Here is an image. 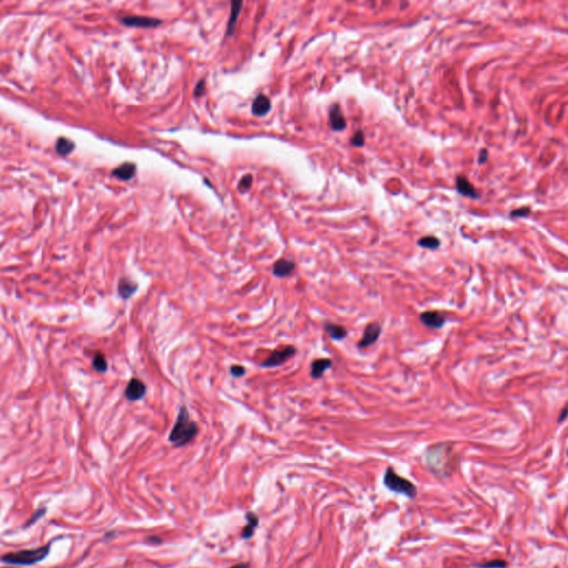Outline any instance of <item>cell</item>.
Wrapping results in <instances>:
<instances>
[{
  "mask_svg": "<svg viewBox=\"0 0 568 568\" xmlns=\"http://www.w3.org/2000/svg\"><path fill=\"white\" fill-rule=\"evenodd\" d=\"M199 432L198 424L190 419L189 411L186 406H180L178 418L169 435V441L175 447H182L189 444Z\"/></svg>",
  "mask_w": 568,
  "mask_h": 568,
  "instance_id": "cell-1",
  "label": "cell"
},
{
  "mask_svg": "<svg viewBox=\"0 0 568 568\" xmlns=\"http://www.w3.org/2000/svg\"><path fill=\"white\" fill-rule=\"evenodd\" d=\"M51 542L47 545L38 547L34 549H22L14 553H8L2 556V563L9 564V565L18 566H31L37 563L42 562L44 558L50 553Z\"/></svg>",
  "mask_w": 568,
  "mask_h": 568,
  "instance_id": "cell-2",
  "label": "cell"
},
{
  "mask_svg": "<svg viewBox=\"0 0 568 568\" xmlns=\"http://www.w3.org/2000/svg\"><path fill=\"white\" fill-rule=\"evenodd\" d=\"M384 485L392 492L404 494L410 498H415L418 494L416 486L405 477L400 476L392 467L386 469L384 475Z\"/></svg>",
  "mask_w": 568,
  "mask_h": 568,
  "instance_id": "cell-3",
  "label": "cell"
},
{
  "mask_svg": "<svg viewBox=\"0 0 568 568\" xmlns=\"http://www.w3.org/2000/svg\"><path fill=\"white\" fill-rule=\"evenodd\" d=\"M447 453L448 449L446 445L439 444L435 446L430 447L425 453V461L428 468L433 473L439 475H446L447 474Z\"/></svg>",
  "mask_w": 568,
  "mask_h": 568,
  "instance_id": "cell-4",
  "label": "cell"
},
{
  "mask_svg": "<svg viewBox=\"0 0 568 568\" xmlns=\"http://www.w3.org/2000/svg\"><path fill=\"white\" fill-rule=\"evenodd\" d=\"M297 350L294 345H287L280 349L273 350L269 357L261 363V366L264 369H274L287 363L290 358L296 354Z\"/></svg>",
  "mask_w": 568,
  "mask_h": 568,
  "instance_id": "cell-5",
  "label": "cell"
},
{
  "mask_svg": "<svg viewBox=\"0 0 568 568\" xmlns=\"http://www.w3.org/2000/svg\"><path fill=\"white\" fill-rule=\"evenodd\" d=\"M382 325L378 322H372L365 326L364 333L361 340L358 341V346L359 349H366V347L374 345L381 337Z\"/></svg>",
  "mask_w": 568,
  "mask_h": 568,
  "instance_id": "cell-6",
  "label": "cell"
},
{
  "mask_svg": "<svg viewBox=\"0 0 568 568\" xmlns=\"http://www.w3.org/2000/svg\"><path fill=\"white\" fill-rule=\"evenodd\" d=\"M420 321L430 329H442L446 323V316L440 311H425L420 314Z\"/></svg>",
  "mask_w": 568,
  "mask_h": 568,
  "instance_id": "cell-7",
  "label": "cell"
},
{
  "mask_svg": "<svg viewBox=\"0 0 568 568\" xmlns=\"http://www.w3.org/2000/svg\"><path fill=\"white\" fill-rule=\"evenodd\" d=\"M120 21L129 27L140 28H153L160 24L162 21L157 18L142 17V16H125L120 18Z\"/></svg>",
  "mask_w": 568,
  "mask_h": 568,
  "instance_id": "cell-8",
  "label": "cell"
},
{
  "mask_svg": "<svg viewBox=\"0 0 568 568\" xmlns=\"http://www.w3.org/2000/svg\"><path fill=\"white\" fill-rule=\"evenodd\" d=\"M146 392L147 387L145 385V383L137 378H133L131 379V381L129 382L128 386H126V389L125 391V396L128 401L136 402L144 398Z\"/></svg>",
  "mask_w": 568,
  "mask_h": 568,
  "instance_id": "cell-9",
  "label": "cell"
},
{
  "mask_svg": "<svg viewBox=\"0 0 568 568\" xmlns=\"http://www.w3.org/2000/svg\"><path fill=\"white\" fill-rule=\"evenodd\" d=\"M295 268H296V265H295V263L293 262V261L287 260V259H280V260H277L274 264H273L272 273L275 277H279V279H285V277H288L292 274V273L294 272V270H295Z\"/></svg>",
  "mask_w": 568,
  "mask_h": 568,
  "instance_id": "cell-10",
  "label": "cell"
},
{
  "mask_svg": "<svg viewBox=\"0 0 568 568\" xmlns=\"http://www.w3.org/2000/svg\"><path fill=\"white\" fill-rule=\"evenodd\" d=\"M333 365L332 359L328 358H316L311 363V378L313 379H318L323 377L326 371H329Z\"/></svg>",
  "mask_w": 568,
  "mask_h": 568,
  "instance_id": "cell-11",
  "label": "cell"
},
{
  "mask_svg": "<svg viewBox=\"0 0 568 568\" xmlns=\"http://www.w3.org/2000/svg\"><path fill=\"white\" fill-rule=\"evenodd\" d=\"M325 333L329 335L331 340L335 342H341L345 340L347 337V330L345 326L340 325L337 323H333V322H326L324 324Z\"/></svg>",
  "mask_w": 568,
  "mask_h": 568,
  "instance_id": "cell-12",
  "label": "cell"
},
{
  "mask_svg": "<svg viewBox=\"0 0 568 568\" xmlns=\"http://www.w3.org/2000/svg\"><path fill=\"white\" fill-rule=\"evenodd\" d=\"M330 125L334 131H342L346 128V121L337 105H332L330 110Z\"/></svg>",
  "mask_w": 568,
  "mask_h": 568,
  "instance_id": "cell-13",
  "label": "cell"
},
{
  "mask_svg": "<svg viewBox=\"0 0 568 568\" xmlns=\"http://www.w3.org/2000/svg\"><path fill=\"white\" fill-rule=\"evenodd\" d=\"M137 289L138 284L136 282L126 279V277L121 279L119 281V284H118V293H119V295L124 300L130 299V297L132 296V294L136 293Z\"/></svg>",
  "mask_w": 568,
  "mask_h": 568,
  "instance_id": "cell-14",
  "label": "cell"
},
{
  "mask_svg": "<svg viewBox=\"0 0 568 568\" xmlns=\"http://www.w3.org/2000/svg\"><path fill=\"white\" fill-rule=\"evenodd\" d=\"M134 173H136V165L132 162L122 163L121 166H119L117 169H114L112 171V174L114 177L120 180H125V181L131 180Z\"/></svg>",
  "mask_w": 568,
  "mask_h": 568,
  "instance_id": "cell-15",
  "label": "cell"
},
{
  "mask_svg": "<svg viewBox=\"0 0 568 568\" xmlns=\"http://www.w3.org/2000/svg\"><path fill=\"white\" fill-rule=\"evenodd\" d=\"M271 109V102L268 97L263 95L257 96L252 104V112L255 116H264Z\"/></svg>",
  "mask_w": 568,
  "mask_h": 568,
  "instance_id": "cell-16",
  "label": "cell"
},
{
  "mask_svg": "<svg viewBox=\"0 0 568 568\" xmlns=\"http://www.w3.org/2000/svg\"><path fill=\"white\" fill-rule=\"evenodd\" d=\"M245 518H247L248 524L243 527L242 533H241V536H242V538H244V539H249V538H251L253 535H254L255 528L257 527V525H259V517H257L256 514H254V513L248 512L247 515H245Z\"/></svg>",
  "mask_w": 568,
  "mask_h": 568,
  "instance_id": "cell-17",
  "label": "cell"
},
{
  "mask_svg": "<svg viewBox=\"0 0 568 568\" xmlns=\"http://www.w3.org/2000/svg\"><path fill=\"white\" fill-rule=\"evenodd\" d=\"M75 147H76L75 142L71 141L70 139L61 137L56 141L55 151L59 154V156L66 157V156H68V154H70L72 152L73 149H75Z\"/></svg>",
  "mask_w": 568,
  "mask_h": 568,
  "instance_id": "cell-18",
  "label": "cell"
},
{
  "mask_svg": "<svg viewBox=\"0 0 568 568\" xmlns=\"http://www.w3.org/2000/svg\"><path fill=\"white\" fill-rule=\"evenodd\" d=\"M456 188H457V191L460 192L461 194L465 195V197H471V198H476V191L474 189V187L472 186V183L468 181L466 178L464 177H459L456 180Z\"/></svg>",
  "mask_w": 568,
  "mask_h": 568,
  "instance_id": "cell-19",
  "label": "cell"
},
{
  "mask_svg": "<svg viewBox=\"0 0 568 568\" xmlns=\"http://www.w3.org/2000/svg\"><path fill=\"white\" fill-rule=\"evenodd\" d=\"M242 5H243L242 1H233L232 2L231 14H230V18H229L228 29H227L228 36H231L234 32L235 24H236V21H238V16L240 14L241 7H242Z\"/></svg>",
  "mask_w": 568,
  "mask_h": 568,
  "instance_id": "cell-20",
  "label": "cell"
},
{
  "mask_svg": "<svg viewBox=\"0 0 568 568\" xmlns=\"http://www.w3.org/2000/svg\"><path fill=\"white\" fill-rule=\"evenodd\" d=\"M92 366H93V369H95L97 372H99V373H105V372H107L108 362L105 361V355L100 352L96 353L95 357H93Z\"/></svg>",
  "mask_w": 568,
  "mask_h": 568,
  "instance_id": "cell-21",
  "label": "cell"
},
{
  "mask_svg": "<svg viewBox=\"0 0 568 568\" xmlns=\"http://www.w3.org/2000/svg\"><path fill=\"white\" fill-rule=\"evenodd\" d=\"M418 244L420 247H422L424 249H431V250H435L440 247V240L435 238V236H424V238H421L418 241Z\"/></svg>",
  "mask_w": 568,
  "mask_h": 568,
  "instance_id": "cell-22",
  "label": "cell"
},
{
  "mask_svg": "<svg viewBox=\"0 0 568 568\" xmlns=\"http://www.w3.org/2000/svg\"><path fill=\"white\" fill-rule=\"evenodd\" d=\"M477 567L480 568H506L507 566V563L504 562V561H501V559H495V561H492V562H488V563H485V564H479V565H476Z\"/></svg>",
  "mask_w": 568,
  "mask_h": 568,
  "instance_id": "cell-23",
  "label": "cell"
},
{
  "mask_svg": "<svg viewBox=\"0 0 568 568\" xmlns=\"http://www.w3.org/2000/svg\"><path fill=\"white\" fill-rule=\"evenodd\" d=\"M46 513H47V508H46V507L39 508V509L37 510V512H36L34 515H32V517L30 518V520L26 523V525H24V527H29V526H31L32 524H35V523H36L37 521H38L39 518H42V516H44V514H46Z\"/></svg>",
  "mask_w": 568,
  "mask_h": 568,
  "instance_id": "cell-24",
  "label": "cell"
},
{
  "mask_svg": "<svg viewBox=\"0 0 568 568\" xmlns=\"http://www.w3.org/2000/svg\"><path fill=\"white\" fill-rule=\"evenodd\" d=\"M252 181H253L252 175H250V174L245 175V177H243L242 180H241L240 183H239V190L242 191V192L248 191L249 189H250Z\"/></svg>",
  "mask_w": 568,
  "mask_h": 568,
  "instance_id": "cell-25",
  "label": "cell"
},
{
  "mask_svg": "<svg viewBox=\"0 0 568 568\" xmlns=\"http://www.w3.org/2000/svg\"><path fill=\"white\" fill-rule=\"evenodd\" d=\"M230 373L234 378H242L247 373V371H245V367L242 365H232L230 367Z\"/></svg>",
  "mask_w": 568,
  "mask_h": 568,
  "instance_id": "cell-26",
  "label": "cell"
},
{
  "mask_svg": "<svg viewBox=\"0 0 568 568\" xmlns=\"http://www.w3.org/2000/svg\"><path fill=\"white\" fill-rule=\"evenodd\" d=\"M351 144L354 147H362L364 145V134L362 131H358L351 139Z\"/></svg>",
  "mask_w": 568,
  "mask_h": 568,
  "instance_id": "cell-27",
  "label": "cell"
},
{
  "mask_svg": "<svg viewBox=\"0 0 568 568\" xmlns=\"http://www.w3.org/2000/svg\"><path fill=\"white\" fill-rule=\"evenodd\" d=\"M530 213V210L528 208H521V209L515 210L512 212L513 216H526Z\"/></svg>",
  "mask_w": 568,
  "mask_h": 568,
  "instance_id": "cell-28",
  "label": "cell"
},
{
  "mask_svg": "<svg viewBox=\"0 0 568 568\" xmlns=\"http://www.w3.org/2000/svg\"><path fill=\"white\" fill-rule=\"evenodd\" d=\"M204 85H206V83H204V80H200L198 84L195 85V90H194V95L197 97H200L204 92Z\"/></svg>",
  "mask_w": 568,
  "mask_h": 568,
  "instance_id": "cell-29",
  "label": "cell"
},
{
  "mask_svg": "<svg viewBox=\"0 0 568 568\" xmlns=\"http://www.w3.org/2000/svg\"><path fill=\"white\" fill-rule=\"evenodd\" d=\"M487 158H488V153H487V151H486V150H483V151H482V152H481V154H480L479 162H480V163H484L486 160H487Z\"/></svg>",
  "mask_w": 568,
  "mask_h": 568,
  "instance_id": "cell-30",
  "label": "cell"
},
{
  "mask_svg": "<svg viewBox=\"0 0 568 568\" xmlns=\"http://www.w3.org/2000/svg\"><path fill=\"white\" fill-rule=\"evenodd\" d=\"M229 568H250V564L249 563H240V564H236V565H233Z\"/></svg>",
  "mask_w": 568,
  "mask_h": 568,
  "instance_id": "cell-31",
  "label": "cell"
}]
</instances>
